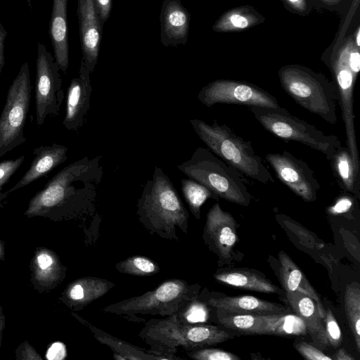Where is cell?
<instances>
[{"label": "cell", "instance_id": "obj_1", "mask_svg": "<svg viewBox=\"0 0 360 360\" xmlns=\"http://www.w3.org/2000/svg\"><path fill=\"white\" fill-rule=\"evenodd\" d=\"M102 157L85 156L62 169L32 199L29 212L65 205L79 211L92 210L103 174Z\"/></svg>", "mask_w": 360, "mask_h": 360}, {"label": "cell", "instance_id": "obj_2", "mask_svg": "<svg viewBox=\"0 0 360 360\" xmlns=\"http://www.w3.org/2000/svg\"><path fill=\"white\" fill-rule=\"evenodd\" d=\"M136 207L139 222L150 234L179 242L177 229L188 233V212L172 182L160 167H155Z\"/></svg>", "mask_w": 360, "mask_h": 360}, {"label": "cell", "instance_id": "obj_3", "mask_svg": "<svg viewBox=\"0 0 360 360\" xmlns=\"http://www.w3.org/2000/svg\"><path fill=\"white\" fill-rule=\"evenodd\" d=\"M150 347L148 352L166 360L181 359L175 356L179 347L186 352L210 347L231 338V335L217 326L190 323L175 313L162 319H151L139 333Z\"/></svg>", "mask_w": 360, "mask_h": 360}, {"label": "cell", "instance_id": "obj_4", "mask_svg": "<svg viewBox=\"0 0 360 360\" xmlns=\"http://www.w3.org/2000/svg\"><path fill=\"white\" fill-rule=\"evenodd\" d=\"M189 122L208 149L242 174L262 184L274 183L272 175L250 141H245L226 124H212L198 119Z\"/></svg>", "mask_w": 360, "mask_h": 360}, {"label": "cell", "instance_id": "obj_5", "mask_svg": "<svg viewBox=\"0 0 360 360\" xmlns=\"http://www.w3.org/2000/svg\"><path fill=\"white\" fill-rule=\"evenodd\" d=\"M200 286L179 278L164 281L155 289L110 304L103 311L133 321L138 315L171 316L198 298Z\"/></svg>", "mask_w": 360, "mask_h": 360}, {"label": "cell", "instance_id": "obj_6", "mask_svg": "<svg viewBox=\"0 0 360 360\" xmlns=\"http://www.w3.org/2000/svg\"><path fill=\"white\" fill-rule=\"evenodd\" d=\"M177 168L190 179L204 185L219 198L243 206L251 195L243 174L215 155L208 148L198 147L191 158Z\"/></svg>", "mask_w": 360, "mask_h": 360}, {"label": "cell", "instance_id": "obj_7", "mask_svg": "<svg viewBox=\"0 0 360 360\" xmlns=\"http://www.w3.org/2000/svg\"><path fill=\"white\" fill-rule=\"evenodd\" d=\"M278 77L283 90L299 105L330 124L337 123L338 100L333 82L321 74L295 65L281 68Z\"/></svg>", "mask_w": 360, "mask_h": 360}, {"label": "cell", "instance_id": "obj_8", "mask_svg": "<svg viewBox=\"0 0 360 360\" xmlns=\"http://www.w3.org/2000/svg\"><path fill=\"white\" fill-rule=\"evenodd\" d=\"M249 110L262 127L271 134L286 141L304 144L325 155L330 161L341 146L335 135H327L292 115L288 110L279 108L250 106Z\"/></svg>", "mask_w": 360, "mask_h": 360}, {"label": "cell", "instance_id": "obj_9", "mask_svg": "<svg viewBox=\"0 0 360 360\" xmlns=\"http://www.w3.org/2000/svg\"><path fill=\"white\" fill-rule=\"evenodd\" d=\"M32 86L29 65L25 62L12 82L0 115V158L24 143V127L27 118Z\"/></svg>", "mask_w": 360, "mask_h": 360}, {"label": "cell", "instance_id": "obj_10", "mask_svg": "<svg viewBox=\"0 0 360 360\" xmlns=\"http://www.w3.org/2000/svg\"><path fill=\"white\" fill-rule=\"evenodd\" d=\"M59 66L44 44L37 43L35 78L36 122L42 125L47 116L56 117L65 98Z\"/></svg>", "mask_w": 360, "mask_h": 360}, {"label": "cell", "instance_id": "obj_11", "mask_svg": "<svg viewBox=\"0 0 360 360\" xmlns=\"http://www.w3.org/2000/svg\"><path fill=\"white\" fill-rule=\"evenodd\" d=\"M198 101L207 108L215 104H236L266 108L281 107L276 98L259 86L244 81L216 79L199 91Z\"/></svg>", "mask_w": 360, "mask_h": 360}, {"label": "cell", "instance_id": "obj_12", "mask_svg": "<svg viewBox=\"0 0 360 360\" xmlns=\"http://www.w3.org/2000/svg\"><path fill=\"white\" fill-rule=\"evenodd\" d=\"M265 160L280 181L296 195L305 202L316 200L321 185L313 170L304 160L287 150L267 153Z\"/></svg>", "mask_w": 360, "mask_h": 360}, {"label": "cell", "instance_id": "obj_13", "mask_svg": "<svg viewBox=\"0 0 360 360\" xmlns=\"http://www.w3.org/2000/svg\"><path fill=\"white\" fill-rule=\"evenodd\" d=\"M92 90L90 72L82 60L78 75L71 80L67 91L65 128L77 132L86 122Z\"/></svg>", "mask_w": 360, "mask_h": 360}, {"label": "cell", "instance_id": "obj_14", "mask_svg": "<svg viewBox=\"0 0 360 360\" xmlns=\"http://www.w3.org/2000/svg\"><path fill=\"white\" fill-rule=\"evenodd\" d=\"M77 13L82 60L91 73L98 62L103 27L96 13L94 0H77Z\"/></svg>", "mask_w": 360, "mask_h": 360}, {"label": "cell", "instance_id": "obj_15", "mask_svg": "<svg viewBox=\"0 0 360 360\" xmlns=\"http://www.w3.org/2000/svg\"><path fill=\"white\" fill-rule=\"evenodd\" d=\"M236 225L232 214L224 210L218 202L207 213L203 235L205 240L223 259L230 257L237 241Z\"/></svg>", "mask_w": 360, "mask_h": 360}, {"label": "cell", "instance_id": "obj_16", "mask_svg": "<svg viewBox=\"0 0 360 360\" xmlns=\"http://www.w3.org/2000/svg\"><path fill=\"white\" fill-rule=\"evenodd\" d=\"M191 15L180 0H164L160 15V41L165 47L186 44Z\"/></svg>", "mask_w": 360, "mask_h": 360}, {"label": "cell", "instance_id": "obj_17", "mask_svg": "<svg viewBox=\"0 0 360 360\" xmlns=\"http://www.w3.org/2000/svg\"><path fill=\"white\" fill-rule=\"evenodd\" d=\"M198 299L212 309L226 313L264 315L287 312V309L283 305L251 295L202 297L198 295Z\"/></svg>", "mask_w": 360, "mask_h": 360}, {"label": "cell", "instance_id": "obj_18", "mask_svg": "<svg viewBox=\"0 0 360 360\" xmlns=\"http://www.w3.org/2000/svg\"><path fill=\"white\" fill-rule=\"evenodd\" d=\"M68 150L67 147L57 143L35 148L33 151L34 158L30 168L6 193L8 194L31 184L65 162L68 159Z\"/></svg>", "mask_w": 360, "mask_h": 360}, {"label": "cell", "instance_id": "obj_19", "mask_svg": "<svg viewBox=\"0 0 360 360\" xmlns=\"http://www.w3.org/2000/svg\"><path fill=\"white\" fill-rule=\"evenodd\" d=\"M286 297L295 314L304 320L307 333L316 347L322 349L329 347L323 319L315 302L309 296L296 292H286Z\"/></svg>", "mask_w": 360, "mask_h": 360}, {"label": "cell", "instance_id": "obj_20", "mask_svg": "<svg viewBox=\"0 0 360 360\" xmlns=\"http://www.w3.org/2000/svg\"><path fill=\"white\" fill-rule=\"evenodd\" d=\"M68 0H53L49 23V35L54 58L64 73L69 67Z\"/></svg>", "mask_w": 360, "mask_h": 360}, {"label": "cell", "instance_id": "obj_21", "mask_svg": "<svg viewBox=\"0 0 360 360\" xmlns=\"http://www.w3.org/2000/svg\"><path fill=\"white\" fill-rule=\"evenodd\" d=\"M280 277L285 292H296L311 298L316 303L318 311L323 319L326 309L316 290L292 259L283 251L278 254Z\"/></svg>", "mask_w": 360, "mask_h": 360}, {"label": "cell", "instance_id": "obj_22", "mask_svg": "<svg viewBox=\"0 0 360 360\" xmlns=\"http://www.w3.org/2000/svg\"><path fill=\"white\" fill-rule=\"evenodd\" d=\"M307 333L304 320L297 314L286 312L257 315V321L250 335H305Z\"/></svg>", "mask_w": 360, "mask_h": 360}, {"label": "cell", "instance_id": "obj_23", "mask_svg": "<svg viewBox=\"0 0 360 360\" xmlns=\"http://www.w3.org/2000/svg\"><path fill=\"white\" fill-rule=\"evenodd\" d=\"M222 283L245 290L264 293L281 294V289L258 271L245 268L223 269L214 274Z\"/></svg>", "mask_w": 360, "mask_h": 360}, {"label": "cell", "instance_id": "obj_24", "mask_svg": "<svg viewBox=\"0 0 360 360\" xmlns=\"http://www.w3.org/2000/svg\"><path fill=\"white\" fill-rule=\"evenodd\" d=\"M83 322L91 330L94 338L108 346L117 360H166L165 357L154 354L148 350L125 342L102 330L87 321Z\"/></svg>", "mask_w": 360, "mask_h": 360}, {"label": "cell", "instance_id": "obj_25", "mask_svg": "<svg viewBox=\"0 0 360 360\" xmlns=\"http://www.w3.org/2000/svg\"><path fill=\"white\" fill-rule=\"evenodd\" d=\"M330 162L333 176L338 186L345 192L360 198V175L356 170L351 155L346 146H341Z\"/></svg>", "mask_w": 360, "mask_h": 360}, {"label": "cell", "instance_id": "obj_26", "mask_svg": "<svg viewBox=\"0 0 360 360\" xmlns=\"http://www.w3.org/2000/svg\"><path fill=\"white\" fill-rule=\"evenodd\" d=\"M115 286L110 281L95 276L78 279L69 289L68 298L71 302L82 309L101 298Z\"/></svg>", "mask_w": 360, "mask_h": 360}, {"label": "cell", "instance_id": "obj_27", "mask_svg": "<svg viewBox=\"0 0 360 360\" xmlns=\"http://www.w3.org/2000/svg\"><path fill=\"white\" fill-rule=\"evenodd\" d=\"M259 22V15L248 8H238L221 15L212 27L216 32H230L248 29Z\"/></svg>", "mask_w": 360, "mask_h": 360}, {"label": "cell", "instance_id": "obj_28", "mask_svg": "<svg viewBox=\"0 0 360 360\" xmlns=\"http://www.w3.org/2000/svg\"><path fill=\"white\" fill-rule=\"evenodd\" d=\"M345 309L358 352H360V286L347 284L344 295Z\"/></svg>", "mask_w": 360, "mask_h": 360}, {"label": "cell", "instance_id": "obj_29", "mask_svg": "<svg viewBox=\"0 0 360 360\" xmlns=\"http://www.w3.org/2000/svg\"><path fill=\"white\" fill-rule=\"evenodd\" d=\"M181 184L184 197L191 212L196 219H200L201 206L207 199H219L208 188L191 179H181Z\"/></svg>", "mask_w": 360, "mask_h": 360}, {"label": "cell", "instance_id": "obj_30", "mask_svg": "<svg viewBox=\"0 0 360 360\" xmlns=\"http://www.w3.org/2000/svg\"><path fill=\"white\" fill-rule=\"evenodd\" d=\"M115 269L120 273L131 276H151L160 271V266L149 257L134 255L117 262Z\"/></svg>", "mask_w": 360, "mask_h": 360}, {"label": "cell", "instance_id": "obj_31", "mask_svg": "<svg viewBox=\"0 0 360 360\" xmlns=\"http://www.w3.org/2000/svg\"><path fill=\"white\" fill-rule=\"evenodd\" d=\"M176 314L187 323H203L210 318V308L205 302L197 298Z\"/></svg>", "mask_w": 360, "mask_h": 360}, {"label": "cell", "instance_id": "obj_32", "mask_svg": "<svg viewBox=\"0 0 360 360\" xmlns=\"http://www.w3.org/2000/svg\"><path fill=\"white\" fill-rule=\"evenodd\" d=\"M188 356L195 360H240L237 355L215 348L202 347L186 352Z\"/></svg>", "mask_w": 360, "mask_h": 360}, {"label": "cell", "instance_id": "obj_33", "mask_svg": "<svg viewBox=\"0 0 360 360\" xmlns=\"http://www.w3.org/2000/svg\"><path fill=\"white\" fill-rule=\"evenodd\" d=\"M25 160V156L21 155L15 160H8L0 162V200L6 196V193H2L5 186L13 174L21 166Z\"/></svg>", "mask_w": 360, "mask_h": 360}, {"label": "cell", "instance_id": "obj_34", "mask_svg": "<svg viewBox=\"0 0 360 360\" xmlns=\"http://www.w3.org/2000/svg\"><path fill=\"white\" fill-rule=\"evenodd\" d=\"M323 322L330 346L335 348L339 347L342 342L341 330L333 312L329 309L326 310Z\"/></svg>", "mask_w": 360, "mask_h": 360}, {"label": "cell", "instance_id": "obj_35", "mask_svg": "<svg viewBox=\"0 0 360 360\" xmlns=\"http://www.w3.org/2000/svg\"><path fill=\"white\" fill-rule=\"evenodd\" d=\"M297 351L308 360H331L332 358L309 343L301 341L295 345Z\"/></svg>", "mask_w": 360, "mask_h": 360}, {"label": "cell", "instance_id": "obj_36", "mask_svg": "<svg viewBox=\"0 0 360 360\" xmlns=\"http://www.w3.org/2000/svg\"><path fill=\"white\" fill-rule=\"evenodd\" d=\"M94 3L101 24L103 27L105 22L110 17L112 8V0H94Z\"/></svg>", "mask_w": 360, "mask_h": 360}, {"label": "cell", "instance_id": "obj_37", "mask_svg": "<svg viewBox=\"0 0 360 360\" xmlns=\"http://www.w3.org/2000/svg\"><path fill=\"white\" fill-rule=\"evenodd\" d=\"M65 355L64 345L60 342H55L49 349L46 357L49 360H59L64 358Z\"/></svg>", "mask_w": 360, "mask_h": 360}, {"label": "cell", "instance_id": "obj_38", "mask_svg": "<svg viewBox=\"0 0 360 360\" xmlns=\"http://www.w3.org/2000/svg\"><path fill=\"white\" fill-rule=\"evenodd\" d=\"M7 31L0 21V77L5 64L4 46Z\"/></svg>", "mask_w": 360, "mask_h": 360}, {"label": "cell", "instance_id": "obj_39", "mask_svg": "<svg viewBox=\"0 0 360 360\" xmlns=\"http://www.w3.org/2000/svg\"><path fill=\"white\" fill-rule=\"evenodd\" d=\"M38 262L41 269H45L52 264L51 257L46 254H41L38 257Z\"/></svg>", "mask_w": 360, "mask_h": 360}, {"label": "cell", "instance_id": "obj_40", "mask_svg": "<svg viewBox=\"0 0 360 360\" xmlns=\"http://www.w3.org/2000/svg\"><path fill=\"white\" fill-rule=\"evenodd\" d=\"M336 360H354V358L347 353L345 349H339L334 354Z\"/></svg>", "mask_w": 360, "mask_h": 360}, {"label": "cell", "instance_id": "obj_41", "mask_svg": "<svg viewBox=\"0 0 360 360\" xmlns=\"http://www.w3.org/2000/svg\"><path fill=\"white\" fill-rule=\"evenodd\" d=\"M288 4L297 11H302L306 8L304 0H286Z\"/></svg>", "mask_w": 360, "mask_h": 360}, {"label": "cell", "instance_id": "obj_42", "mask_svg": "<svg viewBox=\"0 0 360 360\" xmlns=\"http://www.w3.org/2000/svg\"><path fill=\"white\" fill-rule=\"evenodd\" d=\"M356 44L358 47L360 46V30H359V28H358L356 33Z\"/></svg>", "mask_w": 360, "mask_h": 360}, {"label": "cell", "instance_id": "obj_43", "mask_svg": "<svg viewBox=\"0 0 360 360\" xmlns=\"http://www.w3.org/2000/svg\"><path fill=\"white\" fill-rule=\"evenodd\" d=\"M27 3L28 4L29 6L32 8L31 0H26Z\"/></svg>", "mask_w": 360, "mask_h": 360}, {"label": "cell", "instance_id": "obj_44", "mask_svg": "<svg viewBox=\"0 0 360 360\" xmlns=\"http://www.w3.org/2000/svg\"><path fill=\"white\" fill-rule=\"evenodd\" d=\"M326 1H333V0H326Z\"/></svg>", "mask_w": 360, "mask_h": 360}]
</instances>
